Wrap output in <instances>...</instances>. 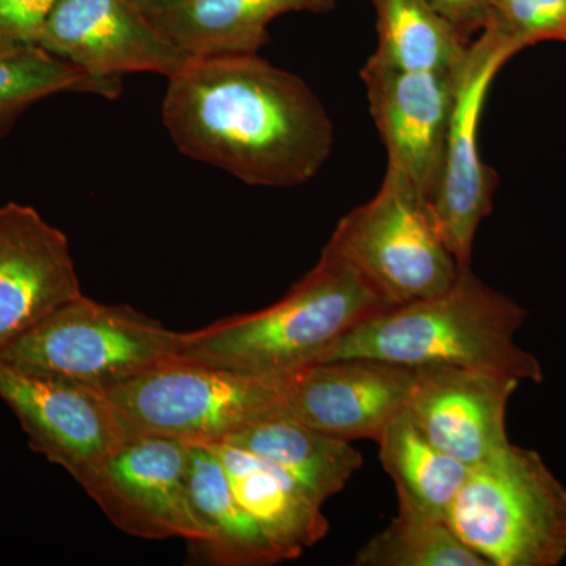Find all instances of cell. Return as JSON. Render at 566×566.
<instances>
[{
	"label": "cell",
	"mask_w": 566,
	"mask_h": 566,
	"mask_svg": "<svg viewBox=\"0 0 566 566\" xmlns=\"http://www.w3.org/2000/svg\"><path fill=\"white\" fill-rule=\"evenodd\" d=\"M163 122L186 156L252 186L303 185L334 147L318 96L256 54L191 59L169 77Z\"/></svg>",
	"instance_id": "cell-1"
},
{
	"label": "cell",
	"mask_w": 566,
	"mask_h": 566,
	"mask_svg": "<svg viewBox=\"0 0 566 566\" xmlns=\"http://www.w3.org/2000/svg\"><path fill=\"white\" fill-rule=\"evenodd\" d=\"M526 316L516 301L480 281L468 264L444 292L368 316L322 363L365 357L411 368H474L542 382V364L516 342Z\"/></svg>",
	"instance_id": "cell-2"
},
{
	"label": "cell",
	"mask_w": 566,
	"mask_h": 566,
	"mask_svg": "<svg viewBox=\"0 0 566 566\" xmlns=\"http://www.w3.org/2000/svg\"><path fill=\"white\" fill-rule=\"evenodd\" d=\"M390 307L356 270L324 251L279 303L185 333L177 359L282 379L319 364L346 333Z\"/></svg>",
	"instance_id": "cell-3"
},
{
	"label": "cell",
	"mask_w": 566,
	"mask_h": 566,
	"mask_svg": "<svg viewBox=\"0 0 566 566\" xmlns=\"http://www.w3.org/2000/svg\"><path fill=\"white\" fill-rule=\"evenodd\" d=\"M447 524L490 566H557L566 488L538 452L510 442L471 469Z\"/></svg>",
	"instance_id": "cell-4"
},
{
	"label": "cell",
	"mask_w": 566,
	"mask_h": 566,
	"mask_svg": "<svg viewBox=\"0 0 566 566\" xmlns=\"http://www.w3.org/2000/svg\"><path fill=\"white\" fill-rule=\"evenodd\" d=\"M324 251L352 264L389 305L444 292L463 268L439 232L430 202L390 167L374 199L338 222Z\"/></svg>",
	"instance_id": "cell-5"
},
{
	"label": "cell",
	"mask_w": 566,
	"mask_h": 566,
	"mask_svg": "<svg viewBox=\"0 0 566 566\" xmlns=\"http://www.w3.org/2000/svg\"><path fill=\"white\" fill-rule=\"evenodd\" d=\"M281 381L174 357L104 392L129 438L210 444L274 417Z\"/></svg>",
	"instance_id": "cell-6"
},
{
	"label": "cell",
	"mask_w": 566,
	"mask_h": 566,
	"mask_svg": "<svg viewBox=\"0 0 566 566\" xmlns=\"http://www.w3.org/2000/svg\"><path fill=\"white\" fill-rule=\"evenodd\" d=\"M182 335L129 305L82 294L2 349L0 359L107 390L174 359Z\"/></svg>",
	"instance_id": "cell-7"
},
{
	"label": "cell",
	"mask_w": 566,
	"mask_h": 566,
	"mask_svg": "<svg viewBox=\"0 0 566 566\" xmlns=\"http://www.w3.org/2000/svg\"><path fill=\"white\" fill-rule=\"evenodd\" d=\"M521 50L490 29L469 43L455 71L452 115L447 133L441 181L431 210L439 232L461 266L471 264L479 227L493 211L497 175L483 163L480 122L494 77Z\"/></svg>",
	"instance_id": "cell-8"
},
{
	"label": "cell",
	"mask_w": 566,
	"mask_h": 566,
	"mask_svg": "<svg viewBox=\"0 0 566 566\" xmlns=\"http://www.w3.org/2000/svg\"><path fill=\"white\" fill-rule=\"evenodd\" d=\"M191 444L163 436H132L77 480L125 534L182 538L203 545L207 531L189 494Z\"/></svg>",
	"instance_id": "cell-9"
},
{
	"label": "cell",
	"mask_w": 566,
	"mask_h": 566,
	"mask_svg": "<svg viewBox=\"0 0 566 566\" xmlns=\"http://www.w3.org/2000/svg\"><path fill=\"white\" fill-rule=\"evenodd\" d=\"M0 400L33 450L80 480L129 438L104 390L0 359Z\"/></svg>",
	"instance_id": "cell-10"
},
{
	"label": "cell",
	"mask_w": 566,
	"mask_h": 566,
	"mask_svg": "<svg viewBox=\"0 0 566 566\" xmlns=\"http://www.w3.org/2000/svg\"><path fill=\"white\" fill-rule=\"evenodd\" d=\"M419 368L352 357L285 376L274 417L353 442L378 441L408 405Z\"/></svg>",
	"instance_id": "cell-11"
},
{
	"label": "cell",
	"mask_w": 566,
	"mask_h": 566,
	"mask_svg": "<svg viewBox=\"0 0 566 566\" xmlns=\"http://www.w3.org/2000/svg\"><path fill=\"white\" fill-rule=\"evenodd\" d=\"M368 106L387 167L433 203L444 164L455 73L395 69L371 55L363 69Z\"/></svg>",
	"instance_id": "cell-12"
},
{
	"label": "cell",
	"mask_w": 566,
	"mask_h": 566,
	"mask_svg": "<svg viewBox=\"0 0 566 566\" xmlns=\"http://www.w3.org/2000/svg\"><path fill=\"white\" fill-rule=\"evenodd\" d=\"M35 44L98 80L175 76L191 57L129 0H57Z\"/></svg>",
	"instance_id": "cell-13"
},
{
	"label": "cell",
	"mask_w": 566,
	"mask_h": 566,
	"mask_svg": "<svg viewBox=\"0 0 566 566\" xmlns=\"http://www.w3.org/2000/svg\"><path fill=\"white\" fill-rule=\"evenodd\" d=\"M69 238L35 208L0 207V352L82 296Z\"/></svg>",
	"instance_id": "cell-14"
},
{
	"label": "cell",
	"mask_w": 566,
	"mask_h": 566,
	"mask_svg": "<svg viewBox=\"0 0 566 566\" xmlns=\"http://www.w3.org/2000/svg\"><path fill=\"white\" fill-rule=\"evenodd\" d=\"M520 385L474 368H419L405 409L431 444L472 469L510 444L506 408Z\"/></svg>",
	"instance_id": "cell-15"
},
{
	"label": "cell",
	"mask_w": 566,
	"mask_h": 566,
	"mask_svg": "<svg viewBox=\"0 0 566 566\" xmlns=\"http://www.w3.org/2000/svg\"><path fill=\"white\" fill-rule=\"evenodd\" d=\"M234 497L259 524L281 560H294L329 532L323 504L271 461L229 442H210Z\"/></svg>",
	"instance_id": "cell-16"
},
{
	"label": "cell",
	"mask_w": 566,
	"mask_h": 566,
	"mask_svg": "<svg viewBox=\"0 0 566 566\" xmlns=\"http://www.w3.org/2000/svg\"><path fill=\"white\" fill-rule=\"evenodd\" d=\"M335 0H180L147 17L191 59L256 54L275 18L293 11L326 13Z\"/></svg>",
	"instance_id": "cell-17"
},
{
	"label": "cell",
	"mask_w": 566,
	"mask_h": 566,
	"mask_svg": "<svg viewBox=\"0 0 566 566\" xmlns=\"http://www.w3.org/2000/svg\"><path fill=\"white\" fill-rule=\"evenodd\" d=\"M223 442L279 465L319 504L340 493L364 464L352 442L283 417L262 420Z\"/></svg>",
	"instance_id": "cell-18"
},
{
	"label": "cell",
	"mask_w": 566,
	"mask_h": 566,
	"mask_svg": "<svg viewBox=\"0 0 566 566\" xmlns=\"http://www.w3.org/2000/svg\"><path fill=\"white\" fill-rule=\"evenodd\" d=\"M376 442L382 468L397 488L398 513L447 523L471 468L431 444L406 409Z\"/></svg>",
	"instance_id": "cell-19"
},
{
	"label": "cell",
	"mask_w": 566,
	"mask_h": 566,
	"mask_svg": "<svg viewBox=\"0 0 566 566\" xmlns=\"http://www.w3.org/2000/svg\"><path fill=\"white\" fill-rule=\"evenodd\" d=\"M188 483L193 510L208 534L200 547L210 560L226 566L282 562L262 528L234 497L221 461L207 446L191 444Z\"/></svg>",
	"instance_id": "cell-20"
},
{
	"label": "cell",
	"mask_w": 566,
	"mask_h": 566,
	"mask_svg": "<svg viewBox=\"0 0 566 566\" xmlns=\"http://www.w3.org/2000/svg\"><path fill=\"white\" fill-rule=\"evenodd\" d=\"M378 48L374 57L395 69L455 73L471 41L428 0H370Z\"/></svg>",
	"instance_id": "cell-21"
},
{
	"label": "cell",
	"mask_w": 566,
	"mask_h": 566,
	"mask_svg": "<svg viewBox=\"0 0 566 566\" xmlns=\"http://www.w3.org/2000/svg\"><path fill=\"white\" fill-rule=\"evenodd\" d=\"M95 93L117 98L120 80H98L35 43L0 41V137L33 104L57 93Z\"/></svg>",
	"instance_id": "cell-22"
},
{
	"label": "cell",
	"mask_w": 566,
	"mask_h": 566,
	"mask_svg": "<svg viewBox=\"0 0 566 566\" xmlns=\"http://www.w3.org/2000/svg\"><path fill=\"white\" fill-rule=\"evenodd\" d=\"M356 566H490L444 521L398 513L354 557Z\"/></svg>",
	"instance_id": "cell-23"
},
{
	"label": "cell",
	"mask_w": 566,
	"mask_h": 566,
	"mask_svg": "<svg viewBox=\"0 0 566 566\" xmlns=\"http://www.w3.org/2000/svg\"><path fill=\"white\" fill-rule=\"evenodd\" d=\"M521 51L542 43L566 44V0H486L485 28Z\"/></svg>",
	"instance_id": "cell-24"
},
{
	"label": "cell",
	"mask_w": 566,
	"mask_h": 566,
	"mask_svg": "<svg viewBox=\"0 0 566 566\" xmlns=\"http://www.w3.org/2000/svg\"><path fill=\"white\" fill-rule=\"evenodd\" d=\"M57 0H0V41L35 43Z\"/></svg>",
	"instance_id": "cell-25"
},
{
	"label": "cell",
	"mask_w": 566,
	"mask_h": 566,
	"mask_svg": "<svg viewBox=\"0 0 566 566\" xmlns=\"http://www.w3.org/2000/svg\"><path fill=\"white\" fill-rule=\"evenodd\" d=\"M464 40L482 32L486 22V0H428Z\"/></svg>",
	"instance_id": "cell-26"
},
{
	"label": "cell",
	"mask_w": 566,
	"mask_h": 566,
	"mask_svg": "<svg viewBox=\"0 0 566 566\" xmlns=\"http://www.w3.org/2000/svg\"><path fill=\"white\" fill-rule=\"evenodd\" d=\"M137 10L142 11L145 17L150 14L159 13L170 9V7L177 6L180 0H129Z\"/></svg>",
	"instance_id": "cell-27"
}]
</instances>
